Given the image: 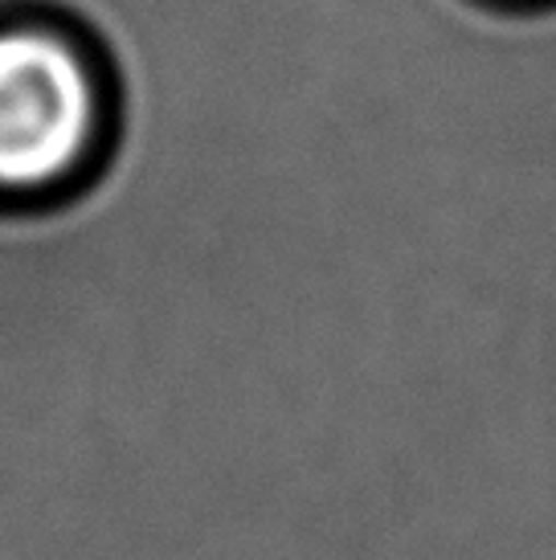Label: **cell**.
I'll return each instance as SVG.
<instances>
[{
  "instance_id": "1",
  "label": "cell",
  "mask_w": 556,
  "mask_h": 560,
  "mask_svg": "<svg viewBox=\"0 0 556 560\" xmlns=\"http://www.w3.org/2000/svg\"><path fill=\"white\" fill-rule=\"evenodd\" d=\"M103 94L91 58L49 25L0 30V201H42L91 164Z\"/></svg>"
}]
</instances>
